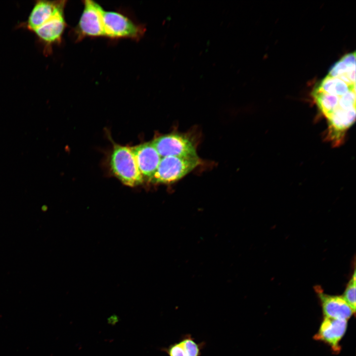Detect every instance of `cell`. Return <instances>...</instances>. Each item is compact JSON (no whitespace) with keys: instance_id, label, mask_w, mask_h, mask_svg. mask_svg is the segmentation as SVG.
<instances>
[{"instance_id":"obj_16","label":"cell","mask_w":356,"mask_h":356,"mask_svg":"<svg viewBox=\"0 0 356 356\" xmlns=\"http://www.w3.org/2000/svg\"><path fill=\"white\" fill-rule=\"evenodd\" d=\"M118 320L117 316L115 315H112L108 319V321L111 324L116 323L118 321Z\"/></svg>"},{"instance_id":"obj_13","label":"cell","mask_w":356,"mask_h":356,"mask_svg":"<svg viewBox=\"0 0 356 356\" xmlns=\"http://www.w3.org/2000/svg\"><path fill=\"white\" fill-rule=\"evenodd\" d=\"M356 271L355 270L342 296L355 312H356Z\"/></svg>"},{"instance_id":"obj_10","label":"cell","mask_w":356,"mask_h":356,"mask_svg":"<svg viewBox=\"0 0 356 356\" xmlns=\"http://www.w3.org/2000/svg\"><path fill=\"white\" fill-rule=\"evenodd\" d=\"M315 290L325 317L348 320L355 313L342 296L325 294L317 287Z\"/></svg>"},{"instance_id":"obj_14","label":"cell","mask_w":356,"mask_h":356,"mask_svg":"<svg viewBox=\"0 0 356 356\" xmlns=\"http://www.w3.org/2000/svg\"><path fill=\"white\" fill-rule=\"evenodd\" d=\"M169 356H185L182 345L180 341L170 345L162 350Z\"/></svg>"},{"instance_id":"obj_1","label":"cell","mask_w":356,"mask_h":356,"mask_svg":"<svg viewBox=\"0 0 356 356\" xmlns=\"http://www.w3.org/2000/svg\"><path fill=\"white\" fill-rule=\"evenodd\" d=\"M200 163L201 160L198 155L161 158L158 167L150 180L157 183L175 182L191 172Z\"/></svg>"},{"instance_id":"obj_11","label":"cell","mask_w":356,"mask_h":356,"mask_svg":"<svg viewBox=\"0 0 356 356\" xmlns=\"http://www.w3.org/2000/svg\"><path fill=\"white\" fill-rule=\"evenodd\" d=\"M315 89L330 94L341 96L349 90L356 91V85L350 86L339 78L327 75Z\"/></svg>"},{"instance_id":"obj_7","label":"cell","mask_w":356,"mask_h":356,"mask_svg":"<svg viewBox=\"0 0 356 356\" xmlns=\"http://www.w3.org/2000/svg\"><path fill=\"white\" fill-rule=\"evenodd\" d=\"M66 0H39L35 1L27 20L19 27L33 32L60 11L64 9Z\"/></svg>"},{"instance_id":"obj_3","label":"cell","mask_w":356,"mask_h":356,"mask_svg":"<svg viewBox=\"0 0 356 356\" xmlns=\"http://www.w3.org/2000/svg\"><path fill=\"white\" fill-rule=\"evenodd\" d=\"M151 143L161 158L197 156L194 142L186 134H167L155 138Z\"/></svg>"},{"instance_id":"obj_15","label":"cell","mask_w":356,"mask_h":356,"mask_svg":"<svg viewBox=\"0 0 356 356\" xmlns=\"http://www.w3.org/2000/svg\"><path fill=\"white\" fill-rule=\"evenodd\" d=\"M340 60H341L349 67H356L355 51L344 55L341 58Z\"/></svg>"},{"instance_id":"obj_2","label":"cell","mask_w":356,"mask_h":356,"mask_svg":"<svg viewBox=\"0 0 356 356\" xmlns=\"http://www.w3.org/2000/svg\"><path fill=\"white\" fill-rule=\"evenodd\" d=\"M110 165L113 173L125 184L134 186L143 181L131 147L115 145L111 153Z\"/></svg>"},{"instance_id":"obj_12","label":"cell","mask_w":356,"mask_h":356,"mask_svg":"<svg viewBox=\"0 0 356 356\" xmlns=\"http://www.w3.org/2000/svg\"><path fill=\"white\" fill-rule=\"evenodd\" d=\"M185 356H200L204 344L198 343L190 334H186L180 340Z\"/></svg>"},{"instance_id":"obj_4","label":"cell","mask_w":356,"mask_h":356,"mask_svg":"<svg viewBox=\"0 0 356 356\" xmlns=\"http://www.w3.org/2000/svg\"><path fill=\"white\" fill-rule=\"evenodd\" d=\"M103 21L105 36L111 38H127L139 39L145 29L134 23L123 14L103 10Z\"/></svg>"},{"instance_id":"obj_8","label":"cell","mask_w":356,"mask_h":356,"mask_svg":"<svg viewBox=\"0 0 356 356\" xmlns=\"http://www.w3.org/2000/svg\"><path fill=\"white\" fill-rule=\"evenodd\" d=\"M131 149L143 178L150 180L158 167L161 157L151 142L141 144Z\"/></svg>"},{"instance_id":"obj_5","label":"cell","mask_w":356,"mask_h":356,"mask_svg":"<svg viewBox=\"0 0 356 356\" xmlns=\"http://www.w3.org/2000/svg\"><path fill=\"white\" fill-rule=\"evenodd\" d=\"M84 9L77 27L78 38L105 36L103 8L92 0L84 1Z\"/></svg>"},{"instance_id":"obj_6","label":"cell","mask_w":356,"mask_h":356,"mask_svg":"<svg viewBox=\"0 0 356 356\" xmlns=\"http://www.w3.org/2000/svg\"><path fill=\"white\" fill-rule=\"evenodd\" d=\"M66 27L63 10L33 32L43 47L45 55L50 54L53 45L60 43Z\"/></svg>"},{"instance_id":"obj_9","label":"cell","mask_w":356,"mask_h":356,"mask_svg":"<svg viewBox=\"0 0 356 356\" xmlns=\"http://www.w3.org/2000/svg\"><path fill=\"white\" fill-rule=\"evenodd\" d=\"M347 324V320L325 317L314 338L328 344L333 351L339 352V344L346 331Z\"/></svg>"}]
</instances>
